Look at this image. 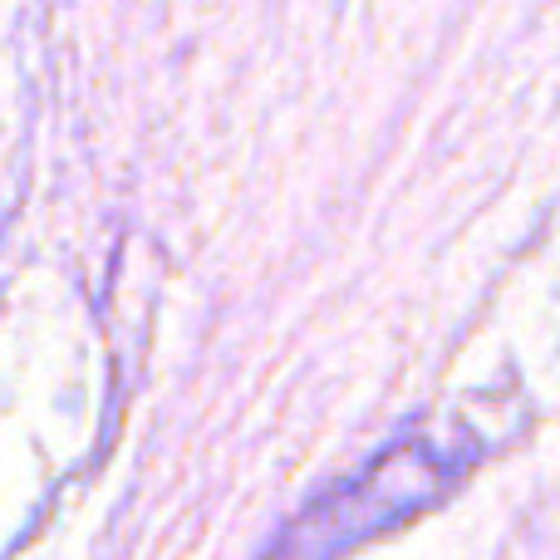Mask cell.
Wrapping results in <instances>:
<instances>
[{
    "instance_id": "1",
    "label": "cell",
    "mask_w": 560,
    "mask_h": 560,
    "mask_svg": "<svg viewBox=\"0 0 560 560\" xmlns=\"http://www.w3.org/2000/svg\"><path fill=\"white\" fill-rule=\"evenodd\" d=\"M467 463L472 457L463 447L438 443V438L398 443L359 482L329 492L305 522H295V532H285V541L271 560H335L354 551L359 541L378 536L384 526L413 522L418 512L443 502L457 477L467 472Z\"/></svg>"
}]
</instances>
